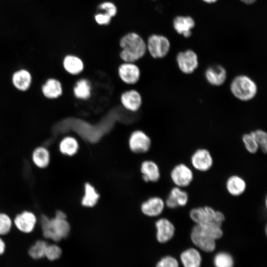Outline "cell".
I'll use <instances>...</instances> for the list:
<instances>
[{
	"label": "cell",
	"mask_w": 267,
	"mask_h": 267,
	"mask_svg": "<svg viewBox=\"0 0 267 267\" xmlns=\"http://www.w3.org/2000/svg\"><path fill=\"white\" fill-rule=\"evenodd\" d=\"M240 0L246 4H250L255 2L256 0Z\"/></svg>",
	"instance_id": "f35d334b"
},
{
	"label": "cell",
	"mask_w": 267,
	"mask_h": 267,
	"mask_svg": "<svg viewBox=\"0 0 267 267\" xmlns=\"http://www.w3.org/2000/svg\"><path fill=\"white\" fill-rule=\"evenodd\" d=\"M43 94L49 99L56 98L62 93L61 83L55 79H49L42 87Z\"/></svg>",
	"instance_id": "603a6c76"
},
{
	"label": "cell",
	"mask_w": 267,
	"mask_h": 267,
	"mask_svg": "<svg viewBox=\"0 0 267 267\" xmlns=\"http://www.w3.org/2000/svg\"><path fill=\"white\" fill-rule=\"evenodd\" d=\"M122 48L121 58L125 62L133 63L143 57L146 51V44L142 38L134 32L129 33L120 41Z\"/></svg>",
	"instance_id": "3957f363"
},
{
	"label": "cell",
	"mask_w": 267,
	"mask_h": 267,
	"mask_svg": "<svg viewBox=\"0 0 267 267\" xmlns=\"http://www.w3.org/2000/svg\"><path fill=\"white\" fill-rule=\"evenodd\" d=\"M48 243L45 240H38L30 246L28 253L34 260H40L45 258V254Z\"/></svg>",
	"instance_id": "f1b7e54d"
},
{
	"label": "cell",
	"mask_w": 267,
	"mask_h": 267,
	"mask_svg": "<svg viewBox=\"0 0 267 267\" xmlns=\"http://www.w3.org/2000/svg\"><path fill=\"white\" fill-rule=\"evenodd\" d=\"M6 244L0 236V256L2 255L5 251Z\"/></svg>",
	"instance_id": "74e56055"
},
{
	"label": "cell",
	"mask_w": 267,
	"mask_h": 267,
	"mask_svg": "<svg viewBox=\"0 0 267 267\" xmlns=\"http://www.w3.org/2000/svg\"><path fill=\"white\" fill-rule=\"evenodd\" d=\"M37 222L35 214L31 211L25 210L17 214L13 220V223L21 232L29 234L34 230Z\"/></svg>",
	"instance_id": "30bf717a"
},
{
	"label": "cell",
	"mask_w": 267,
	"mask_h": 267,
	"mask_svg": "<svg viewBox=\"0 0 267 267\" xmlns=\"http://www.w3.org/2000/svg\"><path fill=\"white\" fill-rule=\"evenodd\" d=\"M190 219L197 225L214 224L222 227L225 221L223 213L208 206L194 208L189 212Z\"/></svg>",
	"instance_id": "5b68a950"
},
{
	"label": "cell",
	"mask_w": 267,
	"mask_h": 267,
	"mask_svg": "<svg viewBox=\"0 0 267 267\" xmlns=\"http://www.w3.org/2000/svg\"><path fill=\"white\" fill-rule=\"evenodd\" d=\"M79 146L78 142L75 138L66 136L60 141L59 149L62 154L72 156L77 153Z\"/></svg>",
	"instance_id": "4316f807"
},
{
	"label": "cell",
	"mask_w": 267,
	"mask_h": 267,
	"mask_svg": "<svg viewBox=\"0 0 267 267\" xmlns=\"http://www.w3.org/2000/svg\"><path fill=\"white\" fill-rule=\"evenodd\" d=\"M204 1L209 3H212L215 2L217 0H203Z\"/></svg>",
	"instance_id": "ab89813d"
},
{
	"label": "cell",
	"mask_w": 267,
	"mask_h": 267,
	"mask_svg": "<svg viewBox=\"0 0 267 267\" xmlns=\"http://www.w3.org/2000/svg\"><path fill=\"white\" fill-rule=\"evenodd\" d=\"M190 162L196 170L205 172L209 171L214 164L213 156L210 152L205 148L196 149L192 154Z\"/></svg>",
	"instance_id": "9c48e42d"
},
{
	"label": "cell",
	"mask_w": 267,
	"mask_h": 267,
	"mask_svg": "<svg viewBox=\"0 0 267 267\" xmlns=\"http://www.w3.org/2000/svg\"><path fill=\"white\" fill-rule=\"evenodd\" d=\"M173 26L177 33L189 38L192 34L191 30L194 27L195 22L190 16H178L174 19Z\"/></svg>",
	"instance_id": "ffe728a7"
},
{
	"label": "cell",
	"mask_w": 267,
	"mask_h": 267,
	"mask_svg": "<svg viewBox=\"0 0 267 267\" xmlns=\"http://www.w3.org/2000/svg\"><path fill=\"white\" fill-rule=\"evenodd\" d=\"M12 226L10 216L5 213L0 212V236L8 234Z\"/></svg>",
	"instance_id": "1f68e13d"
},
{
	"label": "cell",
	"mask_w": 267,
	"mask_h": 267,
	"mask_svg": "<svg viewBox=\"0 0 267 267\" xmlns=\"http://www.w3.org/2000/svg\"><path fill=\"white\" fill-rule=\"evenodd\" d=\"M254 137H255L259 148L263 152L266 153L267 152V134L261 129H257L252 131Z\"/></svg>",
	"instance_id": "d6a6232c"
},
{
	"label": "cell",
	"mask_w": 267,
	"mask_h": 267,
	"mask_svg": "<svg viewBox=\"0 0 267 267\" xmlns=\"http://www.w3.org/2000/svg\"><path fill=\"white\" fill-rule=\"evenodd\" d=\"M156 238L161 243L170 240L175 233V227L172 222L167 218H160L155 222Z\"/></svg>",
	"instance_id": "7c38bea8"
},
{
	"label": "cell",
	"mask_w": 267,
	"mask_h": 267,
	"mask_svg": "<svg viewBox=\"0 0 267 267\" xmlns=\"http://www.w3.org/2000/svg\"><path fill=\"white\" fill-rule=\"evenodd\" d=\"M242 141L246 150L251 154L256 153L260 149L251 132L243 134Z\"/></svg>",
	"instance_id": "4dcf8cb0"
},
{
	"label": "cell",
	"mask_w": 267,
	"mask_h": 267,
	"mask_svg": "<svg viewBox=\"0 0 267 267\" xmlns=\"http://www.w3.org/2000/svg\"><path fill=\"white\" fill-rule=\"evenodd\" d=\"M12 81L14 86L20 91L27 90L32 83L30 73L26 69L16 71L12 75Z\"/></svg>",
	"instance_id": "44dd1931"
},
{
	"label": "cell",
	"mask_w": 267,
	"mask_h": 267,
	"mask_svg": "<svg viewBox=\"0 0 267 267\" xmlns=\"http://www.w3.org/2000/svg\"><path fill=\"white\" fill-rule=\"evenodd\" d=\"M204 76L209 84L213 86L219 87L225 83L227 74L224 67L220 65H214L206 69Z\"/></svg>",
	"instance_id": "4fadbf2b"
},
{
	"label": "cell",
	"mask_w": 267,
	"mask_h": 267,
	"mask_svg": "<svg viewBox=\"0 0 267 267\" xmlns=\"http://www.w3.org/2000/svg\"><path fill=\"white\" fill-rule=\"evenodd\" d=\"M170 177L176 186L183 188L188 186L194 178L192 169L183 163L174 167L170 173Z\"/></svg>",
	"instance_id": "ba28073f"
},
{
	"label": "cell",
	"mask_w": 267,
	"mask_h": 267,
	"mask_svg": "<svg viewBox=\"0 0 267 267\" xmlns=\"http://www.w3.org/2000/svg\"><path fill=\"white\" fill-rule=\"evenodd\" d=\"M156 267H178V263L175 258L166 256L157 263Z\"/></svg>",
	"instance_id": "d590c367"
},
{
	"label": "cell",
	"mask_w": 267,
	"mask_h": 267,
	"mask_svg": "<svg viewBox=\"0 0 267 267\" xmlns=\"http://www.w3.org/2000/svg\"><path fill=\"white\" fill-rule=\"evenodd\" d=\"M223 235L222 227L214 224H195L192 228L190 238L199 248L211 252L216 248V241Z\"/></svg>",
	"instance_id": "7a4b0ae2"
},
{
	"label": "cell",
	"mask_w": 267,
	"mask_h": 267,
	"mask_svg": "<svg viewBox=\"0 0 267 267\" xmlns=\"http://www.w3.org/2000/svg\"><path fill=\"white\" fill-rule=\"evenodd\" d=\"M40 224L43 237L55 242L66 238L70 231L66 215L60 210L56 211L53 218L42 215Z\"/></svg>",
	"instance_id": "6da1fadb"
},
{
	"label": "cell",
	"mask_w": 267,
	"mask_h": 267,
	"mask_svg": "<svg viewBox=\"0 0 267 267\" xmlns=\"http://www.w3.org/2000/svg\"><path fill=\"white\" fill-rule=\"evenodd\" d=\"M32 160L36 167L40 169H44L48 166L50 163L49 151L44 147H37L32 152Z\"/></svg>",
	"instance_id": "7402d4cb"
},
{
	"label": "cell",
	"mask_w": 267,
	"mask_h": 267,
	"mask_svg": "<svg viewBox=\"0 0 267 267\" xmlns=\"http://www.w3.org/2000/svg\"><path fill=\"white\" fill-rule=\"evenodd\" d=\"M214 263L216 267H233V260L228 253L220 252L215 256Z\"/></svg>",
	"instance_id": "f546056e"
},
{
	"label": "cell",
	"mask_w": 267,
	"mask_h": 267,
	"mask_svg": "<svg viewBox=\"0 0 267 267\" xmlns=\"http://www.w3.org/2000/svg\"><path fill=\"white\" fill-rule=\"evenodd\" d=\"M121 101L123 106L131 111H137L142 103L141 97L139 93L135 90L132 89L123 93Z\"/></svg>",
	"instance_id": "ac0fdd59"
},
{
	"label": "cell",
	"mask_w": 267,
	"mask_h": 267,
	"mask_svg": "<svg viewBox=\"0 0 267 267\" xmlns=\"http://www.w3.org/2000/svg\"><path fill=\"white\" fill-rule=\"evenodd\" d=\"M84 195L81 203L86 207H92L97 203L100 195L94 187L90 183L87 182L84 186Z\"/></svg>",
	"instance_id": "484cf974"
},
{
	"label": "cell",
	"mask_w": 267,
	"mask_h": 267,
	"mask_svg": "<svg viewBox=\"0 0 267 267\" xmlns=\"http://www.w3.org/2000/svg\"><path fill=\"white\" fill-rule=\"evenodd\" d=\"M232 94L242 101H248L254 98L258 91L255 81L246 75H238L235 77L230 84Z\"/></svg>",
	"instance_id": "277c9868"
},
{
	"label": "cell",
	"mask_w": 267,
	"mask_h": 267,
	"mask_svg": "<svg viewBox=\"0 0 267 267\" xmlns=\"http://www.w3.org/2000/svg\"><path fill=\"white\" fill-rule=\"evenodd\" d=\"M146 47L152 57L162 58L168 54L170 49V43L166 37L153 34L148 38Z\"/></svg>",
	"instance_id": "8992f818"
},
{
	"label": "cell",
	"mask_w": 267,
	"mask_h": 267,
	"mask_svg": "<svg viewBox=\"0 0 267 267\" xmlns=\"http://www.w3.org/2000/svg\"><path fill=\"white\" fill-rule=\"evenodd\" d=\"M98 8L109 15L112 18L115 16L117 12L116 5L113 2L110 1H104L100 3Z\"/></svg>",
	"instance_id": "e575fe53"
},
{
	"label": "cell",
	"mask_w": 267,
	"mask_h": 267,
	"mask_svg": "<svg viewBox=\"0 0 267 267\" xmlns=\"http://www.w3.org/2000/svg\"><path fill=\"white\" fill-rule=\"evenodd\" d=\"M118 74L124 83L134 84L139 80L140 73L139 68L135 64L125 62L119 67Z\"/></svg>",
	"instance_id": "9a60e30c"
},
{
	"label": "cell",
	"mask_w": 267,
	"mask_h": 267,
	"mask_svg": "<svg viewBox=\"0 0 267 267\" xmlns=\"http://www.w3.org/2000/svg\"><path fill=\"white\" fill-rule=\"evenodd\" d=\"M74 95L80 99H87L91 94V86L89 80L81 79L78 80L73 89Z\"/></svg>",
	"instance_id": "83f0119b"
},
{
	"label": "cell",
	"mask_w": 267,
	"mask_h": 267,
	"mask_svg": "<svg viewBox=\"0 0 267 267\" xmlns=\"http://www.w3.org/2000/svg\"><path fill=\"white\" fill-rule=\"evenodd\" d=\"M112 17L108 14L99 13L95 15L94 19L96 22L100 25H106L110 23Z\"/></svg>",
	"instance_id": "8d00e7d4"
},
{
	"label": "cell",
	"mask_w": 267,
	"mask_h": 267,
	"mask_svg": "<svg viewBox=\"0 0 267 267\" xmlns=\"http://www.w3.org/2000/svg\"><path fill=\"white\" fill-rule=\"evenodd\" d=\"M165 203L159 197H152L144 201L141 206V210L143 214L155 217L159 216L164 211Z\"/></svg>",
	"instance_id": "2e32d148"
},
{
	"label": "cell",
	"mask_w": 267,
	"mask_h": 267,
	"mask_svg": "<svg viewBox=\"0 0 267 267\" xmlns=\"http://www.w3.org/2000/svg\"><path fill=\"white\" fill-rule=\"evenodd\" d=\"M188 200V193L182 188L175 186L171 190L165 203L167 207L175 209L178 207L185 206Z\"/></svg>",
	"instance_id": "5bb4252c"
},
{
	"label": "cell",
	"mask_w": 267,
	"mask_h": 267,
	"mask_svg": "<svg viewBox=\"0 0 267 267\" xmlns=\"http://www.w3.org/2000/svg\"><path fill=\"white\" fill-rule=\"evenodd\" d=\"M225 187L230 195L236 197L244 193L247 188V184L243 178L233 175L227 178L225 182Z\"/></svg>",
	"instance_id": "e0dca14e"
},
{
	"label": "cell",
	"mask_w": 267,
	"mask_h": 267,
	"mask_svg": "<svg viewBox=\"0 0 267 267\" xmlns=\"http://www.w3.org/2000/svg\"><path fill=\"white\" fill-rule=\"evenodd\" d=\"M63 65L65 70L72 75L79 74L84 69L82 60L73 55L66 56L63 61Z\"/></svg>",
	"instance_id": "d4e9b609"
},
{
	"label": "cell",
	"mask_w": 267,
	"mask_h": 267,
	"mask_svg": "<svg viewBox=\"0 0 267 267\" xmlns=\"http://www.w3.org/2000/svg\"><path fill=\"white\" fill-rule=\"evenodd\" d=\"M150 137L141 131H135L131 135L129 144L131 151L135 153H143L148 151L151 146Z\"/></svg>",
	"instance_id": "8fae6325"
},
{
	"label": "cell",
	"mask_w": 267,
	"mask_h": 267,
	"mask_svg": "<svg viewBox=\"0 0 267 267\" xmlns=\"http://www.w3.org/2000/svg\"><path fill=\"white\" fill-rule=\"evenodd\" d=\"M142 178L146 182H156L160 178L158 165L154 161L146 160L142 162L140 168Z\"/></svg>",
	"instance_id": "d6986e66"
},
{
	"label": "cell",
	"mask_w": 267,
	"mask_h": 267,
	"mask_svg": "<svg viewBox=\"0 0 267 267\" xmlns=\"http://www.w3.org/2000/svg\"><path fill=\"white\" fill-rule=\"evenodd\" d=\"M180 260L184 267H200L201 257L199 252L194 248H189L180 255Z\"/></svg>",
	"instance_id": "cb8c5ba5"
},
{
	"label": "cell",
	"mask_w": 267,
	"mask_h": 267,
	"mask_svg": "<svg viewBox=\"0 0 267 267\" xmlns=\"http://www.w3.org/2000/svg\"><path fill=\"white\" fill-rule=\"evenodd\" d=\"M176 62L179 70L186 75L192 74L199 66L197 54L191 49L178 52L176 56Z\"/></svg>",
	"instance_id": "52a82bcc"
},
{
	"label": "cell",
	"mask_w": 267,
	"mask_h": 267,
	"mask_svg": "<svg viewBox=\"0 0 267 267\" xmlns=\"http://www.w3.org/2000/svg\"><path fill=\"white\" fill-rule=\"evenodd\" d=\"M62 253V249L58 245L55 244L48 243L45 252V258L48 261H54L60 258Z\"/></svg>",
	"instance_id": "836d02e7"
}]
</instances>
